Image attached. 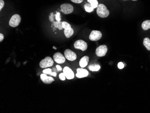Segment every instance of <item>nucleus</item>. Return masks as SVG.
Instances as JSON below:
<instances>
[{"instance_id": "f257e3e1", "label": "nucleus", "mask_w": 150, "mask_h": 113, "mask_svg": "<svg viewBox=\"0 0 150 113\" xmlns=\"http://www.w3.org/2000/svg\"><path fill=\"white\" fill-rule=\"evenodd\" d=\"M97 15L101 18H106L109 15L110 12L104 4H100L97 8Z\"/></svg>"}, {"instance_id": "f03ea898", "label": "nucleus", "mask_w": 150, "mask_h": 113, "mask_svg": "<svg viewBox=\"0 0 150 113\" xmlns=\"http://www.w3.org/2000/svg\"><path fill=\"white\" fill-rule=\"evenodd\" d=\"M21 18L20 15L15 14L11 18L9 21V25L12 27L15 28L18 26L21 22Z\"/></svg>"}, {"instance_id": "7ed1b4c3", "label": "nucleus", "mask_w": 150, "mask_h": 113, "mask_svg": "<svg viewBox=\"0 0 150 113\" xmlns=\"http://www.w3.org/2000/svg\"><path fill=\"white\" fill-rule=\"evenodd\" d=\"M54 61L51 57H46L40 63V66L42 68H46L53 65Z\"/></svg>"}, {"instance_id": "20e7f679", "label": "nucleus", "mask_w": 150, "mask_h": 113, "mask_svg": "<svg viewBox=\"0 0 150 113\" xmlns=\"http://www.w3.org/2000/svg\"><path fill=\"white\" fill-rule=\"evenodd\" d=\"M74 48L77 49H80L82 51H85L87 49V43L82 40H79L74 44Z\"/></svg>"}, {"instance_id": "39448f33", "label": "nucleus", "mask_w": 150, "mask_h": 113, "mask_svg": "<svg viewBox=\"0 0 150 113\" xmlns=\"http://www.w3.org/2000/svg\"><path fill=\"white\" fill-rule=\"evenodd\" d=\"M60 8H61V11L66 15L71 14L73 11V7L71 4H62L60 6Z\"/></svg>"}, {"instance_id": "423d86ee", "label": "nucleus", "mask_w": 150, "mask_h": 113, "mask_svg": "<svg viewBox=\"0 0 150 113\" xmlns=\"http://www.w3.org/2000/svg\"><path fill=\"white\" fill-rule=\"evenodd\" d=\"M108 51V48L105 45H100L96 50V55L99 57H103L106 54Z\"/></svg>"}, {"instance_id": "0eeeda50", "label": "nucleus", "mask_w": 150, "mask_h": 113, "mask_svg": "<svg viewBox=\"0 0 150 113\" xmlns=\"http://www.w3.org/2000/svg\"><path fill=\"white\" fill-rule=\"evenodd\" d=\"M64 54L65 58L69 61H74L77 59V56L76 53L70 50L66 49L64 51Z\"/></svg>"}, {"instance_id": "6e6552de", "label": "nucleus", "mask_w": 150, "mask_h": 113, "mask_svg": "<svg viewBox=\"0 0 150 113\" xmlns=\"http://www.w3.org/2000/svg\"><path fill=\"white\" fill-rule=\"evenodd\" d=\"M102 34L101 32L97 30H93L90 33L89 36L90 40L92 41H97L102 38Z\"/></svg>"}, {"instance_id": "1a4fd4ad", "label": "nucleus", "mask_w": 150, "mask_h": 113, "mask_svg": "<svg viewBox=\"0 0 150 113\" xmlns=\"http://www.w3.org/2000/svg\"><path fill=\"white\" fill-rule=\"evenodd\" d=\"M54 60L55 62L58 64H63L65 62V58L60 52L55 53L53 56Z\"/></svg>"}, {"instance_id": "9d476101", "label": "nucleus", "mask_w": 150, "mask_h": 113, "mask_svg": "<svg viewBox=\"0 0 150 113\" xmlns=\"http://www.w3.org/2000/svg\"><path fill=\"white\" fill-rule=\"evenodd\" d=\"M63 72L65 75L66 78L69 80L73 79L74 77V74L73 72L69 67H64L63 70Z\"/></svg>"}, {"instance_id": "9b49d317", "label": "nucleus", "mask_w": 150, "mask_h": 113, "mask_svg": "<svg viewBox=\"0 0 150 113\" xmlns=\"http://www.w3.org/2000/svg\"><path fill=\"white\" fill-rule=\"evenodd\" d=\"M77 74L76 75L78 78H83L86 77L88 75L89 72L87 70L82 68H78L77 70Z\"/></svg>"}, {"instance_id": "f8f14e48", "label": "nucleus", "mask_w": 150, "mask_h": 113, "mask_svg": "<svg viewBox=\"0 0 150 113\" xmlns=\"http://www.w3.org/2000/svg\"><path fill=\"white\" fill-rule=\"evenodd\" d=\"M41 79L42 81L45 84H51L54 81V79L51 77H48L46 74H43L41 75Z\"/></svg>"}, {"instance_id": "ddd939ff", "label": "nucleus", "mask_w": 150, "mask_h": 113, "mask_svg": "<svg viewBox=\"0 0 150 113\" xmlns=\"http://www.w3.org/2000/svg\"><path fill=\"white\" fill-rule=\"evenodd\" d=\"M89 61V57L87 56H85L80 59L79 62L80 66L81 68H85L88 64Z\"/></svg>"}, {"instance_id": "4468645a", "label": "nucleus", "mask_w": 150, "mask_h": 113, "mask_svg": "<svg viewBox=\"0 0 150 113\" xmlns=\"http://www.w3.org/2000/svg\"><path fill=\"white\" fill-rule=\"evenodd\" d=\"M64 33L66 38H68L73 34L74 30L71 28V26H70V27L66 28L64 29Z\"/></svg>"}, {"instance_id": "2eb2a0df", "label": "nucleus", "mask_w": 150, "mask_h": 113, "mask_svg": "<svg viewBox=\"0 0 150 113\" xmlns=\"http://www.w3.org/2000/svg\"><path fill=\"white\" fill-rule=\"evenodd\" d=\"M142 28L144 30H147L150 29V20H146L143 21L142 24Z\"/></svg>"}, {"instance_id": "dca6fc26", "label": "nucleus", "mask_w": 150, "mask_h": 113, "mask_svg": "<svg viewBox=\"0 0 150 113\" xmlns=\"http://www.w3.org/2000/svg\"><path fill=\"white\" fill-rule=\"evenodd\" d=\"M100 66L97 64L91 65L89 66V69L91 71H98L100 69Z\"/></svg>"}, {"instance_id": "f3484780", "label": "nucleus", "mask_w": 150, "mask_h": 113, "mask_svg": "<svg viewBox=\"0 0 150 113\" xmlns=\"http://www.w3.org/2000/svg\"><path fill=\"white\" fill-rule=\"evenodd\" d=\"M143 45L147 50H150V39L149 38H146L144 39Z\"/></svg>"}, {"instance_id": "a211bd4d", "label": "nucleus", "mask_w": 150, "mask_h": 113, "mask_svg": "<svg viewBox=\"0 0 150 113\" xmlns=\"http://www.w3.org/2000/svg\"><path fill=\"white\" fill-rule=\"evenodd\" d=\"M53 25L54 28H58L59 30H62L63 29V25H62V22L60 21H54Z\"/></svg>"}, {"instance_id": "6ab92c4d", "label": "nucleus", "mask_w": 150, "mask_h": 113, "mask_svg": "<svg viewBox=\"0 0 150 113\" xmlns=\"http://www.w3.org/2000/svg\"><path fill=\"white\" fill-rule=\"evenodd\" d=\"M85 10L87 12H91L93 11L94 9L93 8L90 3H86L84 5Z\"/></svg>"}, {"instance_id": "aec40b11", "label": "nucleus", "mask_w": 150, "mask_h": 113, "mask_svg": "<svg viewBox=\"0 0 150 113\" xmlns=\"http://www.w3.org/2000/svg\"><path fill=\"white\" fill-rule=\"evenodd\" d=\"M87 1L91 4L94 9H95L98 7L99 2L97 0H87Z\"/></svg>"}, {"instance_id": "412c9836", "label": "nucleus", "mask_w": 150, "mask_h": 113, "mask_svg": "<svg viewBox=\"0 0 150 113\" xmlns=\"http://www.w3.org/2000/svg\"><path fill=\"white\" fill-rule=\"evenodd\" d=\"M55 19L57 21H61V16H60V13L57 12L55 14Z\"/></svg>"}, {"instance_id": "4be33fe9", "label": "nucleus", "mask_w": 150, "mask_h": 113, "mask_svg": "<svg viewBox=\"0 0 150 113\" xmlns=\"http://www.w3.org/2000/svg\"><path fill=\"white\" fill-rule=\"evenodd\" d=\"M62 25H63V28H64V29H65L66 28L71 26L69 23L65 21L62 22Z\"/></svg>"}, {"instance_id": "5701e85b", "label": "nucleus", "mask_w": 150, "mask_h": 113, "mask_svg": "<svg viewBox=\"0 0 150 113\" xmlns=\"http://www.w3.org/2000/svg\"><path fill=\"white\" fill-rule=\"evenodd\" d=\"M66 76H65V75H64L63 72H62L61 74H59V79L62 81L65 80L66 79Z\"/></svg>"}, {"instance_id": "b1692460", "label": "nucleus", "mask_w": 150, "mask_h": 113, "mask_svg": "<svg viewBox=\"0 0 150 113\" xmlns=\"http://www.w3.org/2000/svg\"><path fill=\"white\" fill-rule=\"evenodd\" d=\"M55 17V15L53 13H51L49 16V21L51 22L54 21V17Z\"/></svg>"}, {"instance_id": "393cba45", "label": "nucleus", "mask_w": 150, "mask_h": 113, "mask_svg": "<svg viewBox=\"0 0 150 113\" xmlns=\"http://www.w3.org/2000/svg\"><path fill=\"white\" fill-rule=\"evenodd\" d=\"M51 72L52 70L51 69H46V70H44L43 71V72L44 74H46V75L47 74L49 75Z\"/></svg>"}, {"instance_id": "a878e982", "label": "nucleus", "mask_w": 150, "mask_h": 113, "mask_svg": "<svg viewBox=\"0 0 150 113\" xmlns=\"http://www.w3.org/2000/svg\"><path fill=\"white\" fill-rule=\"evenodd\" d=\"M124 66H125V65H124V64L122 62H120V63H118V67L119 69H123L124 68Z\"/></svg>"}, {"instance_id": "bb28decb", "label": "nucleus", "mask_w": 150, "mask_h": 113, "mask_svg": "<svg viewBox=\"0 0 150 113\" xmlns=\"http://www.w3.org/2000/svg\"><path fill=\"white\" fill-rule=\"evenodd\" d=\"M4 6V2L3 0H0V11H1Z\"/></svg>"}, {"instance_id": "cd10ccee", "label": "nucleus", "mask_w": 150, "mask_h": 113, "mask_svg": "<svg viewBox=\"0 0 150 113\" xmlns=\"http://www.w3.org/2000/svg\"><path fill=\"white\" fill-rule=\"evenodd\" d=\"M71 1L74 3H77V4L82 3L83 1V0H71Z\"/></svg>"}, {"instance_id": "c85d7f7f", "label": "nucleus", "mask_w": 150, "mask_h": 113, "mask_svg": "<svg viewBox=\"0 0 150 113\" xmlns=\"http://www.w3.org/2000/svg\"><path fill=\"white\" fill-rule=\"evenodd\" d=\"M4 35L2 33H0V42H1L4 39Z\"/></svg>"}, {"instance_id": "c756f323", "label": "nucleus", "mask_w": 150, "mask_h": 113, "mask_svg": "<svg viewBox=\"0 0 150 113\" xmlns=\"http://www.w3.org/2000/svg\"><path fill=\"white\" fill-rule=\"evenodd\" d=\"M56 68H57V69L58 70V71H61L62 70V68H61V67H60V66L59 65H57L56 66Z\"/></svg>"}, {"instance_id": "7c9ffc66", "label": "nucleus", "mask_w": 150, "mask_h": 113, "mask_svg": "<svg viewBox=\"0 0 150 113\" xmlns=\"http://www.w3.org/2000/svg\"><path fill=\"white\" fill-rule=\"evenodd\" d=\"M50 75L53 76L54 77H56V75H57V74H56V72H51V74H49Z\"/></svg>"}, {"instance_id": "2f4dec72", "label": "nucleus", "mask_w": 150, "mask_h": 113, "mask_svg": "<svg viewBox=\"0 0 150 113\" xmlns=\"http://www.w3.org/2000/svg\"><path fill=\"white\" fill-rule=\"evenodd\" d=\"M53 48L55 50L57 49V48H56V47H55V46H53Z\"/></svg>"}, {"instance_id": "473e14b6", "label": "nucleus", "mask_w": 150, "mask_h": 113, "mask_svg": "<svg viewBox=\"0 0 150 113\" xmlns=\"http://www.w3.org/2000/svg\"><path fill=\"white\" fill-rule=\"evenodd\" d=\"M123 1H127V0H123ZM132 1H136L137 0H132Z\"/></svg>"}]
</instances>
